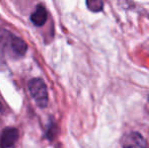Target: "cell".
Listing matches in <instances>:
<instances>
[{"mask_svg": "<svg viewBox=\"0 0 149 148\" xmlns=\"http://www.w3.org/2000/svg\"><path fill=\"white\" fill-rule=\"evenodd\" d=\"M26 50L28 45L20 38L4 28H0V51L2 53L22 57L26 53Z\"/></svg>", "mask_w": 149, "mask_h": 148, "instance_id": "1", "label": "cell"}, {"mask_svg": "<svg viewBox=\"0 0 149 148\" xmlns=\"http://www.w3.org/2000/svg\"><path fill=\"white\" fill-rule=\"evenodd\" d=\"M29 90L39 107L45 108L48 105V90L47 85L41 78H33L29 82Z\"/></svg>", "mask_w": 149, "mask_h": 148, "instance_id": "2", "label": "cell"}, {"mask_svg": "<svg viewBox=\"0 0 149 148\" xmlns=\"http://www.w3.org/2000/svg\"><path fill=\"white\" fill-rule=\"evenodd\" d=\"M122 148H148V144L140 133L130 132L122 139Z\"/></svg>", "mask_w": 149, "mask_h": 148, "instance_id": "3", "label": "cell"}, {"mask_svg": "<svg viewBox=\"0 0 149 148\" xmlns=\"http://www.w3.org/2000/svg\"><path fill=\"white\" fill-rule=\"evenodd\" d=\"M18 138V131L15 128H5L0 138V147L11 148Z\"/></svg>", "mask_w": 149, "mask_h": 148, "instance_id": "4", "label": "cell"}, {"mask_svg": "<svg viewBox=\"0 0 149 148\" xmlns=\"http://www.w3.org/2000/svg\"><path fill=\"white\" fill-rule=\"evenodd\" d=\"M47 18H48V13H47L46 8L44 7L42 4L37 5L35 11H33L31 15V22L37 26H42L47 22Z\"/></svg>", "mask_w": 149, "mask_h": 148, "instance_id": "5", "label": "cell"}, {"mask_svg": "<svg viewBox=\"0 0 149 148\" xmlns=\"http://www.w3.org/2000/svg\"><path fill=\"white\" fill-rule=\"evenodd\" d=\"M86 5L89 10L93 12L102 11L104 8V2L100 1V0H88L86 1Z\"/></svg>", "mask_w": 149, "mask_h": 148, "instance_id": "6", "label": "cell"}]
</instances>
